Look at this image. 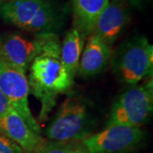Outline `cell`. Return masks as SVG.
Masks as SVG:
<instances>
[{"instance_id": "1", "label": "cell", "mask_w": 153, "mask_h": 153, "mask_svg": "<svg viewBox=\"0 0 153 153\" xmlns=\"http://www.w3.org/2000/svg\"><path fill=\"white\" fill-rule=\"evenodd\" d=\"M29 90L40 100V119H44L55 106L58 95L68 91L73 79L60 59V41L56 33H50L42 51L29 66Z\"/></svg>"}, {"instance_id": "2", "label": "cell", "mask_w": 153, "mask_h": 153, "mask_svg": "<svg viewBox=\"0 0 153 153\" xmlns=\"http://www.w3.org/2000/svg\"><path fill=\"white\" fill-rule=\"evenodd\" d=\"M5 22L35 34L55 33L65 18V10L52 0H16L0 4Z\"/></svg>"}, {"instance_id": "3", "label": "cell", "mask_w": 153, "mask_h": 153, "mask_svg": "<svg viewBox=\"0 0 153 153\" xmlns=\"http://www.w3.org/2000/svg\"><path fill=\"white\" fill-rule=\"evenodd\" d=\"M110 63L119 82L136 85L152 72V45L144 35L128 38L112 52Z\"/></svg>"}, {"instance_id": "4", "label": "cell", "mask_w": 153, "mask_h": 153, "mask_svg": "<svg viewBox=\"0 0 153 153\" xmlns=\"http://www.w3.org/2000/svg\"><path fill=\"white\" fill-rule=\"evenodd\" d=\"M90 121L86 104L77 97H68L60 105L45 130L53 141H81L91 135Z\"/></svg>"}, {"instance_id": "5", "label": "cell", "mask_w": 153, "mask_h": 153, "mask_svg": "<svg viewBox=\"0 0 153 153\" xmlns=\"http://www.w3.org/2000/svg\"><path fill=\"white\" fill-rule=\"evenodd\" d=\"M152 79L130 86L115 100L106 126L140 127L149 119L153 110Z\"/></svg>"}, {"instance_id": "6", "label": "cell", "mask_w": 153, "mask_h": 153, "mask_svg": "<svg viewBox=\"0 0 153 153\" xmlns=\"http://www.w3.org/2000/svg\"><path fill=\"white\" fill-rule=\"evenodd\" d=\"M144 137L145 133L140 127L111 125L81 142L88 153H127L135 149Z\"/></svg>"}, {"instance_id": "7", "label": "cell", "mask_w": 153, "mask_h": 153, "mask_svg": "<svg viewBox=\"0 0 153 153\" xmlns=\"http://www.w3.org/2000/svg\"><path fill=\"white\" fill-rule=\"evenodd\" d=\"M0 89L8 99L12 108L35 133L41 134V128L30 109L29 84L25 73L9 66L0 58Z\"/></svg>"}, {"instance_id": "8", "label": "cell", "mask_w": 153, "mask_h": 153, "mask_svg": "<svg viewBox=\"0 0 153 153\" xmlns=\"http://www.w3.org/2000/svg\"><path fill=\"white\" fill-rule=\"evenodd\" d=\"M50 33L35 34L28 39L20 34H10L0 40V58L9 66L25 73L34 58L42 51Z\"/></svg>"}, {"instance_id": "9", "label": "cell", "mask_w": 153, "mask_h": 153, "mask_svg": "<svg viewBox=\"0 0 153 153\" xmlns=\"http://www.w3.org/2000/svg\"><path fill=\"white\" fill-rule=\"evenodd\" d=\"M128 6L124 0L110 1L99 16L92 33L112 47L129 23Z\"/></svg>"}, {"instance_id": "10", "label": "cell", "mask_w": 153, "mask_h": 153, "mask_svg": "<svg viewBox=\"0 0 153 153\" xmlns=\"http://www.w3.org/2000/svg\"><path fill=\"white\" fill-rule=\"evenodd\" d=\"M0 134L17 144L25 153H36L45 142L14 108L0 116Z\"/></svg>"}, {"instance_id": "11", "label": "cell", "mask_w": 153, "mask_h": 153, "mask_svg": "<svg viewBox=\"0 0 153 153\" xmlns=\"http://www.w3.org/2000/svg\"><path fill=\"white\" fill-rule=\"evenodd\" d=\"M112 52L111 46L94 33H91L83 46L77 74L85 77L98 75L108 66Z\"/></svg>"}, {"instance_id": "12", "label": "cell", "mask_w": 153, "mask_h": 153, "mask_svg": "<svg viewBox=\"0 0 153 153\" xmlns=\"http://www.w3.org/2000/svg\"><path fill=\"white\" fill-rule=\"evenodd\" d=\"M109 3V0H72L73 27L86 39Z\"/></svg>"}, {"instance_id": "13", "label": "cell", "mask_w": 153, "mask_h": 153, "mask_svg": "<svg viewBox=\"0 0 153 153\" xmlns=\"http://www.w3.org/2000/svg\"><path fill=\"white\" fill-rule=\"evenodd\" d=\"M85 38L76 28H71L60 43V59L70 76L77 74Z\"/></svg>"}, {"instance_id": "14", "label": "cell", "mask_w": 153, "mask_h": 153, "mask_svg": "<svg viewBox=\"0 0 153 153\" xmlns=\"http://www.w3.org/2000/svg\"><path fill=\"white\" fill-rule=\"evenodd\" d=\"M36 153H88L81 141H45Z\"/></svg>"}, {"instance_id": "15", "label": "cell", "mask_w": 153, "mask_h": 153, "mask_svg": "<svg viewBox=\"0 0 153 153\" xmlns=\"http://www.w3.org/2000/svg\"><path fill=\"white\" fill-rule=\"evenodd\" d=\"M0 153H25L17 144L0 134Z\"/></svg>"}, {"instance_id": "16", "label": "cell", "mask_w": 153, "mask_h": 153, "mask_svg": "<svg viewBox=\"0 0 153 153\" xmlns=\"http://www.w3.org/2000/svg\"><path fill=\"white\" fill-rule=\"evenodd\" d=\"M10 108H12L10 103L0 89V116L6 113Z\"/></svg>"}, {"instance_id": "17", "label": "cell", "mask_w": 153, "mask_h": 153, "mask_svg": "<svg viewBox=\"0 0 153 153\" xmlns=\"http://www.w3.org/2000/svg\"><path fill=\"white\" fill-rule=\"evenodd\" d=\"M148 1V0H128V5L134 7V8H140L143 6V4Z\"/></svg>"}, {"instance_id": "18", "label": "cell", "mask_w": 153, "mask_h": 153, "mask_svg": "<svg viewBox=\"0 0 153 153\" xmlns=\"http://www.w3.org/2000/svg\"><path fill=\"white\" fill-rule=\"evenodd\" d=\"M9 1H16V0H0V4L4 2H9Z\"/></svg>"}, {"instance_id": "19", "label": "cell", "mask_w": 153, "mask_h": 153, "mask_svg": "<svg viewBox=\"0 0 153 153\" xmlns=\"http://www.w3.org/2000/svg\"><path fill=\"white\" fill-rule=\"evenodd\" d=\"M109 1H114V0H109Z\"/></svg>"}]
</instances>
